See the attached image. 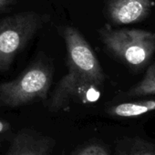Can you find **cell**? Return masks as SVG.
Segmentation results:
<instances>
[{"instance_id": "cell-1", "label": "cell", "mask_w": 155, "mask_h": 155, "mask_svg": "<svg viewBox=\"0 0 155 155\" xmlns=\"http://www.w3.org/2000/svg\"><path fill=\"white\" fill-rule=\"evenodd\" d=\"M67 48L68 73L57 85L48 103L50 110H59L73 99L84 103L99 100V87L105 76L91 45L76 28L67 27L63 30Z\"/></svg>"}, {"instance_id": "cell-3", "label": "cell", "mask_w": 155, "mask_h": 155, "mask_svg": "<svg viewBox=\"0 0 155 155\" xmlns=\"http://www.w3.org/2000/svg\"><path fill=\"white\" fill-rule=\"evenodd\" d=\"M53 80L49 64L37 61L16 80L0 84V104L18 107L46 99Z\"/></svg>"}, {"instance_id": "cell-11", "label": "cell", "mask_w": 155, "mask_h": 155, "mask_svg": "<svg viewBox=\"0 0 155 155\" xmlns=\"http://www.w3.org/2000/svg\"><path fill=\"white\" fill-rule=\"evenodd\" d=\"M19 0H0V11L5 10L11 5L18 3Z\"/></svg>"}, {"instance_id": "cell-5", "label": "cell", "mask_w": 155, "mask_h": 155, "mask_svg": "<svg viewBox=\"0 0 155 155\" xmlns=\"http://www.w3.org/2000/svg\"><path fill=\"white\" fill-rule=\"evenodd\" d=\"M153 7V0H109L107 14L116 25H129L145 20Z\"/></svg>"}, {"instance_id": "cell-4", "label": "cell", "mask_w": 155, "mask_h": 155, "mask_svg": "<svg viewBox=\"0 0 155 155\" xmlns=\"http://www.w3.org/2000/svg\"><path fill=\"white\" fill-rule=\"evenodd\" d=\"M48 20V15L22 12L0 21V70L9 68L14 58Z\"/></svg>"}, {"instance_id": "cell-9", "label": "cell", "mask_w": 155, "mask_h": 155, "mask_svg": "<svg viewBox=\"0 0 155 155\" xmlns=\"http://www.w3.org/2000/svg\"><path fill=\"white\" fill-rule=\"evenodd\" d=\"M149 95H155V60L148 67L142 80L127 92L130 98Z\"/></svg>"}, {"instance_id": "cell-6", "label": "cell", "mask_w": 155, "mask_h": 155, "mask_svg": "<svg viewBox=\"0 0 155 155\" xmlns=\"http://www.w3.org/2000/svg\"><path fill=\"white\" fill-rule=\"evenodd\" d=\"M55 140L31 130L19 131L4 155H52Z\"/></svg>"}, {"instance_id": "cell-10", "label": "cell", "mask_w": 155, "mask_h": 155, "mask_svg": "<svg viewBox=\"0 0 155 155\" xmlns=\"http://www.w3.org/2000/svg\"><path fill=\"white\" fill-rule=\"evenodd\" d=\"M71 155H110L106 147L100 142H89L77 148Z\"/></svg>"}, {"instance_id": "cell-7", "label": "cell", "mask_w": 155, "mask_h": 155, "mask_svg": "<svg viewBox=\"0 0 155 155\" xmlns=\"http://www.w3.org/2000/svg\"><path fill=\"white\" fill-rule=\"evenodd\" d=\"M155 110V100H142L133 102H124L114 105L108 110L113 117L134 118Z\"/></svg>"}, {"instance_id": "cell-2", "label": "cell", "mask_w": 155, "mask_h": 155, "mask_svg": "<svg viewBox=\"0 0 155 155\" xmlns=\"http://www.w3.org/2000/svg\"><path fill=\"white\" fill-rule=\"evenodd\" d=\"M100 37L107 50L129 68H146L155 53V32L139 28H113L106 25Z\"/></svg>"}, {"instance_id": "cell-8", "label": "cell", "mask_w": 155, "mask_h": 155, "mask_svg": "<svg viewBox=\"0 0 155 155\" xmlns=\"http://www.w3.org/2000/svg\"><path fill=\"white\" fill-rule=\"evenodd\" d=\"M117 155H155V144L138 137H126L116 145Z\"/></svg>"}, {"instance_id": "cell-12", "label": "cell", "mask_w": 155, "mask_h": 155, "mask_svg": "<svg viewBox=\"0 0 155 155\" xmlns=\"http://www.w3.org/2000/svg\"><path fill=\"white\" fill-rule=\"evenodd\" d=\"M10 130V124L9 122L3 120H0V134L5 133L6 131Z\"/></svg>"}]
</instances>
